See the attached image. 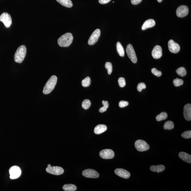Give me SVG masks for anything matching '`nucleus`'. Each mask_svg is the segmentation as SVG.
<instances>
[{
    "instance_id": "1",
    "label": "nucleus",
    "mask_w": 191,
    "mask_h": 191,
    "mask_svg": "<svg viewBox=\"0 0 191 191\" xmlns=\"http://www.w3.org/2000/svg\"><path fill=\"white\" fill-rule=\"evenodd\" d=\"M73 39L72 34L70 33H67L59 38L57 41L58 43L61 47H68L72 43Z\"/></svg>"
},
{
    "instance_id": "2",
    "label": "nucleus",
    "mask_w": 191,
    "mask_h": 191,
    "mask_svg": "<svg viewBox=\"0 0 191 191\" xmlns=\"http://www.w3.org/2000/svg\"><path fill=\"white\" fill-rule=\"evenodd\" d=\"M57 78L55 75H53L46 84L44 87L43 93L44 94L47 95L49 94L54 89L56 83H57Z\"/></svg>"
},
{
    "instance_id": "3",
    "label": "nucleus",
    "mask_w": 191,
    "mask_h": 191,
    "mask_svg": "<svg viewBox=\"0 0 191 191\" xmlns=\"http://www.w3.org/2000/svg\"><path fill=\"white\" fill-rule=\"evenodd\" d=\"M27 49L24 45L20 46L17 49L14 55V60L16 63H21L26 56Z\"/></svg>"
},
{
    "instance_id": "4",
    "label": "nucleus",
    "mask_w": 191,
    "mask_h": 191,
    "mask_svg": "<svg viewBox=\"0 0 191 191\" xmlns=\"http://www.w3.org/2000/svg\"><path fill=\"white\" fill-rule=\"evenodd\" d=\"M134 145L136 149L139 152L146 151L148 150L150 148L149 145L146 142L143 140H136Z\"/></svg>"
},
{
    "instance_id": "5",
    "label": "nucleus",
    "mask_w": 191,
    "mask_h": 191,
    "mask_svg": "<svg viewBox=\"0 0 191 191\" xmlns=\"http://www.w3.org/2000/svg\"><path fill=\"white\" fill-rule=\"evenodd\" d=\"M126 51L127 55L130 60L133 63H137V59L134 48L131 44H128L127 45Z\"/></svg>"
},
{
    "instance_id": "6",
    "label": "nucleus",
    "mask_w": 191,
    "mask_h": 191,
    "mask_svg": "<svg viewBox=\"0 0 191 191\" xmlns=\"http://www.w3.org/2000/svg\"><path fill=\"white\" fill-rule=\"evenodd\" d=\"M0 21L4 23L6 27L9 28L12 24L11 16L8 13H3L0 16Z\"/></svg>"
},
{
    "instance_id": "7",
    "label": "nucleus",
    "mask_w": 191,
    "mask_h": 191,
    "mask_svg": "<svg viewBox=\"0 0 191 191\" xmlns=\"http://www.w3.org/2000/svg\"><path fill=\"white\" fill-rule=\"evenodd\" d=\"M9 174L10 178L11 180L17 179L21 175V170L19 167L15 166L10 169Z\"/></svg>"
},
{
    "instance_id": "8",
    "label": "nucleus",
    "mask_w": 191,
    "mask_h": 191,
    "mask_svg": "<svg viewBox=\"0 0 191 191\" xmlns=\"http://www.w3.org/2000/svg\"><path fill=\"white\" fill-rule=\"evenodd\" d=\"M46 171L49 174L55 175H61L64 172L63 169L59 166L48 167L46 168Z\"/></svg>"
},
{
    "instance_id": "9",
    "label": "nucleus",
    "mask_w": 191,
    "mask_h": 191,
    "mask_svg": "<svg viewBox=\"0 0 191 191\" xmlns=\"http://www.w3.org/2000/svg\"><path fill=\"white\" fill-rule=\"evenodd\" d=\"M99 155L100 157L105 159H112L115 156L113 151L110 149H104L101 150Z\"/></svg>"
},
{
    "instance_id": "10",
    "label": "nucleus",
    "mask_w": 191,
    "mask_h": 191,
    "mask_svg": "<svg viewBox=\"0 0 191 191\" xmlns=\"http://www.w3.org/2000/svg\"><path fill=\"white\" fill-rule=\"evenodd\" d=\"M100 29H96L93 33L89 39L88 43L89 45H94L97 42L100 38Z\"/></svg>"
},
{
    "instance_id": "11",
    "label": "nucleus",
    "mask_w": 191,
    "mask_h": 191,
    "mask_svg": "<svg viewBox=\"0 0 191 191\" xmlns=\"http://www.w3.org/2000/svg\"><path fill=\"white\" fill-rule=\"evenodd\" d=\"M84 177L89 178H96L99 177V174L95 170L91 169L84 170L82 172Z\"/></svg>"
},
{
    "instance_id": "12",
    "label": "nucleus",
    "mask_w": 191,
    "mask_h": 191,
    "mask_svg": "<svg viewBox=\"0 0 191 191\" xmlns=\"http://www.w3.org/2000/svg\"><path fill=\"white\" fill-rule=\"evenodd\" d=\"M189 13V9L186 5L180 6L176 10V14L178 17H183L188 15Z\"/></svg>"
},
{
    "instance_id": "13",
    "label": "nucleus",
    "mask_w": 191,
    "mask_h": 191,
    "mask_svg": "<svg viewBox=\"0 0 191 191\" xmlns=\"http://www.w3.org/2000/svg\"><path fill=\"white\" fill-rule=\"evenodd\" d=\"M168 45L169 50L171 53L177 54L180 51V46L173 40H170L168 41Z\"/></svg>"
},
{
    "instance_id": "14",
    "label": "nucleus",
    "mask_w": 191,
    "mask_h": 191,
    "mask_svg": "<svg viewBox=\"0 0 191 191\" xmlns=\"http://www.w3.org/2000/svg\"><path fill=\"white\" fill-rule=\"evenodd\" d=\"M115 174L119 177L125 179H128L130 177V173L122 168H117L114 171Z\"/></svg>"
},
{
    "instance_id": "15",
    "label": "nucleus",
    "mask_w": 191,
    "mask_h": 191,
    "mask_svg": "<svg viewBox=\"0 0 191 191\" xmlns=\"http://www.w3.org/2000/svg\"><path fill=\"white\" fill-rule=\"evenodd\" d=\"M162 49L159 45H156L154 47L152 51V56L155 59H159L162 56Z\"/></svg>"
},
{
    "instance_id": "16",
    "label": "nucleus",
    "mask_w": 191,
    "mask_h": 191,
    "mask_svg": "<svg viewBox=\"0 0 191 191\" xmlns=\"http://www.w3.org/2000/svg\"><path fill=\"white\" fill-rule=\"evenodd\" d=\"M184 116L186 120L191 121V104L190 103L185 105L184 107Z\"/></svg>"
},
{
    "instance_id": "17",
    "label": "nucleus",
    "mask_w": 191,
    "mask_h": 191,
    "mask_svg": "<svg viewBox=\"0 0 191 191\" xmlns=\"http://www.w3.org/2000/svg\"><path fill=\"white\" fill-rule=\"evenodd\" d=\"M155 25V22L153 19H149L146 20L144 23L142 27V30H144L148 28H152Z\"/></svg>"
},
{
    "instance_id": "18",
    "label": "nucleus",
    "mask_w": 191,
    "mask_h": 191,
    "mask_svg": "<svg viewBox=\"0 0 191 191\" xmlns=\"http://www.w3.org/2000/svg\"><path fill=\"white\" fill-rule=\"evenodd\" d=\"M107 127L106 125L100 124L95 127L94 132L96 134H102L107 130Z\"/></svg>"
},
{
    "instance_id": "19",
    "label": "nucleus",
    "mask_w": 191,
    "mask_h": 191,
    "mask_svg": "<svg viewBox=\"0 0 191 191\" xmlns=\"http://www.w3.org/2000/svg\"><path fill=\"white\" fill-rule=\"evenodd\" d=\"M179 156L180 159L185 162L191 163V155L184 152H180Z\"/></svg>"
},
{
    "instance_id": "20",
    "label": "nucleus",
    "mask_w": 191,
    "mask_h": 191,
    "mask_svg": "<svg viewBox=\"0 0 191 191\" xmlns=\"http://www.w3.org/2000/svg\"><path fill=\"white\" fill-rule=\"evenodd\" d=\"M150 170L152 171L159 173L165 170V167L162 165L157 166H152L150 167Z\"/></svg>"
},
{
    "instance_id": "21",
    "label": "nucleus",
    "mask_w": 191,
    "mask_h": 191,
    "mask_svg": "<svg viewBox=\"0 0 191 191\" xmlns=\"http://www.w3.org/2000/svg\"><path fill=\"white\" fill-rule=\"evenodd\" d=\"M56 1L62 5L67 8H71L73 5L71 0H56Z\"/></svg>"
},
{
    "instance_id": "22",
    "label": "nucleus",
    "mask_w": 191,
    "mask_h": 191,
    "mask_svg": "<svg viewBox=\"0 0 191 191\" xmlns=\"http://www.w3.org/2000/svg\"><path fill=\"white\" fill-rule=\"evenodd\" d=\"M116 49L119 55L121 57H124L125 55V51H124L123 47L119 42H118L117 43Z\"/></svg>"
},
{
    "instance_id": "23",
    "label": "nucleus",
    "mask_w": 191,
    "mask_h": 191,
    "mask_svg": "<svg viewBox=\"0 0 191 191\" xmlns=\"http://www.w3.org/2000/svg\"><path fill=\"white\" fill-rule=\"evenodd\" d=\"M63 189L66 191H75L77 190V187L73 184H67L64 185Z\"/></svg>"
},
{
    "instance_id": "24",
    "label": "nucleus",
    "mask_w": 191,
    "mask_h": 191,
    "mask_svg": "<svg viewBox=\"0 0 191 191\" xmlns=\"http://www.w3.org/2000/svg\"><path fill=\"white\" fill-rule=\"evenodd\" d=\"M174 124L172 121H167L164 124V128L165 130H171L174 128Z\"/></svg>"
},
{
    "instance_id": "25",
    "label": "nucleus",
    "mask_w": 191,
    "mask_h": 191,
    "mask_svg": "<svg viewBox=\"0 0 191 191\" xmlns=\"http://www.w3.org/2000/svg\"><path fill=\"white\" fill-rule=\"evenodd\" d=\"M167 117H168V116H167V114L166 112H162L156 116V119L157 121H160L166 119Z\"/></svg>"
},
{
    "instance_id": "26",
    "label": "nucleus",
    "mask_w": 191,
    "mask_h": 191,
    "mask_svg": "<svg viewBox=\"0 0 191 191\" xmlns=\"http://www.w3.org/2000/svg\"><path fill=\"white\" fill-rule=\"evenodd\" d=\"M176 72L178 75L182 77L186 76V74H187L186 69L183 67H180L178 68L176 71Z\"/></svg>"
},
{
    "instance_id": "27",
    "label": "nucleus",
    "mask_w": 191,
    "mask_h": 191,
    "mask_svg": "<svg viewBox=\"0 0 191 191\" xmlns=\"http://www.w3.org/2000/svg\"><path fill=\"white\" fill-rule=\"evenodd\" d=\"M91 79L89 77H88L83 80L81 84L84 87H88L91 84Z\"/></svg>"
},
{
    "instance_id": "28",
    "label": "nucleus",
    "mask_w": 191,
    "mask_h": 191,
    "mask_svg": "<svg viewBox=\"0 0 191 191\" xmlns=\"http://www.w3.org/2000/svg\"><path fill=\"white\" fill-rule=\"evenodd\" d=\"M91 101L89 100H88V99L84 100L82 104V107L84 109H86V110L88 109L90 107V106H91Z\"/></svg>"
},
{
    "instance_id": "29",
    "label": "nucleus",
    "mask_w": 191,
    "mask_h": 191,
    "mask_svg": "<svg viewBox=\"0 0 191 191\" xmlns=\"http://www.w3.org/2000/svg\"><path fill=\"white\" fill-rule=\"evenodd\" d=\"M183 83V81L182 79H178V78L174 79L173 81V84L174 86L176 87H178L182 85Z\"/></svg>"
},
{
    "instance_id": "30",
    "label": "nucleus",
    "mask_w": 191,
    "mask_h": 191,
    "mask_svg": "<svg viewBox=\"0 0 191 191\" xmlns=\"http://www.w3.org/2000/svg\"><path fill=\"white\" fill-rule=\"evenodd\" d=\"M105 68L107 69L108 73V75H110L111 74L112 71V64L110 62H106L105 64Z\"/></svg>"
},
{
    "instance_id": "31",
    "label": "nucleus",
    "mask_w": 191,
    "mask_h": 191,
    "mask_svg": "<svg viewBox=\"0 0 191 191\" xmlns=\"http://www.w3.org/2000/svg\"><path fill=\"white\" fill-rule=\"evenodd\" d=\"M182 137L186 139H189L191 137V131H187L184 132L181 134Z\"/></svg>"
},
{
    "instance_id": "32",
    "label": "nucleus",
    "mask_w": 191,
    "mask_h": 191,
    "mask_svg": "<svg viewBox=\"0 0 191 191\" xmlns=\"http://www.w3.org/2000/svg\"><path fill=\"white\" fill-rule=\"evenodd\" d=\"M146 88V84L144 83H140L138 84L137 90L139 92H141L143 89Z\"/></svg>"
},
{
    "instance_id": "33",
    "label": "nucleus",
    "mask_w": 191,
    "mask_h": 191,
    "mask_svg": "<svg viewBox=\"0 0 191 191\" xmlns=\"http://www.w3.org/2000/svg\"><path fill=\"white\" fill-rule=\"evenodd\" d=\"M152 73L157 77H160L162 75V73L160 71H158L155 68H153L151 70Z\"/></svg>"
},
{
    "instance_id": "34",
    "label": "nucleus",
    "mask_w": 191,
    "mask_h": 191,
    "mask_svg": "<svg viewBox=\"0 0 191 191\" xmlns=\"http://www.w3.org/2000/svg\"><path fill=\"white\" fill-rule=\"evenodd\" d=\"M118 81L120 87L121 88H123L126 85L125 80L124 78H120L118 79Z\"/></svg>"
},
{
    "instance_id": "35",
    "label": "nucleus",
    "mask_w": 191,
    "mask_h": 191,
    "mask_svg": "<svg viewBox=\"0 0 191 191\" xmlns=\"http://www.w3.org/2000/svg\"><path fill=\"white\" fill-rule=\"evenodd\" d=\"M128 105V102L127 101L121 100L119 102V105L120 108H124Z\"/></svg>"
},
{
    "instance_id": "36",
    "label": "nucleus",
    "mask_w": 191,
    "mask_h": 191,
    "mask_svg": "<svg viewBox=\"0 0 191 191\" xmlns=\"http://www.w3.org/2000/svg\"><path fill=\"white\" fill-rule=\"evenodd\" d=\"M142 0H131L132 4L133 5H137L142 2Z\"/></svg>"
},
{
    "instance_id": "37",
    "label": "nucleus",
    "mask_w": 191,
    "mask_h": 191,
    "mask_svg": "<svg viewBox=\"0 0 191 191\" xmlns=\"http://www.w3.org/2000/svg\"><path fill=\"white\" fill-rule=\"evenodd\" d=\"M111 1V0H99V2L101 4H106L108 3Z\"/></svg>"
},
{
    "instance_id": "38",
    "label": "nucleus",
    "mask_w": 191,
    "mask_h": 191,
    "mask_svg": "<svg viewBox=\"0 0 191 191\" xmlns=\"http://www.w3.org/2000/svg\"><path fill=\"white\" fill-rule=\"evenodd\" d=\"M102 104L103 105V106H104L105 107H106V108H108L109 107V103L107 101H104V100H103L102 101Z\"/></svg>"
},
{
    "instance_id": "39",
    "label": "nucleus",
    "mask_w": 191,
    "mask_h": 191,
    "mask_svg": "<svg viewBox=\"0 0 191 191\" xmlns=\"http://www.w3.org/2000/svg\"><path fill=\"white\" fill-rule=\"evenodd\" d=\"M106 110H107V108H106L104 106H103V107L100 108L99 109V111L101 112V113H103V112L106 111Z\"/></svg>"
},
{
    "instance_id": "40",
    "label": "nucleus",
    "mask_w": 191,
    "mask_h": 191,
    "mask_svg": "<svg viewBox=\"0 0 191 191\" xmlns=\"http://www.w3.org/2000/svg\"><path fill=\"white\" fill-rule=\"evenodd\" d=\"M159 3H161L162 2L163 0H157Z\"/></svg>"
},
{
    "instance_id": "41",
    "label": "nucleus",
    "mask_w": 191,
    "mask_h": 191,
    "mask_svg": "<svg viewBox=\"0 0 191 191\" xmlns=\"http://www.w3.org/2000/svg\"><path fill=\"white\" fill-rule=\"evenodd\" d=\"M51 166V165H50V164H49L48 165V167H50Z\"/></svg>"
}]
</instances>
